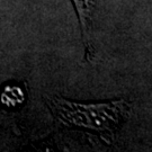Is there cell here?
Returning a JSON list of instances; mask_svg holds the SVG:
<instances>
[{
  "label": "cell",
  "instance_id": "obj_1",
  "mask_svg": "<svg viewBox=\"0 0 152 152\" xmlns=\"http://www.w3.org/2000/svg\"><path fill=\"white\" fill-rule=\"evenodd\" d=\"M44 99L60 124L91 131L104 137L114 136L131 109L124 99L98 104L76 103L54 95H45Z\"/></svg>",
  "mask_w": 152,
  "mask_h": 152
},
{
  "label": "cell",
  "instance_id": "obj_2",
  "mask_svg": "<svg viewBox=\"0 0 152 152\" xmlns=\"http://www.w3.org/2000/svg\"><path fill=\"white\" fill-rule=\"evenodd\" d=\"M71 1L76 9L87 53H89V46L91 44L92 16L97 7L98 0H71Z\"/></svg>",
  "mask_w": 152,
  "mask_h": 152
},
{
  "label": "cell",
  "instance_id": "obj_3",
  "mask_svg": "<svg viewBox=\"0 0 152 152\" xmlns=\"http://www.w3.org/2000/svg\"><path fill=\"white\" fill-rule=\"evenodd\" d=\"M26 92L17 83H7L0 91V104L6 108L14 109L24 105Z\"/></svg>",
  "mask_w": 152,
  "mask_h": 152
},
{
  "label": "cell",
  "instance_id": "obj_4",
  "mask_svg": "<svg viewBox=\"0 0 152 152\" xmlns=\"http://www.w3.org/2000/svg\"><path fill=\"white\" fill-rule=\"evenodd\" d=\"M29 152H53V150H51V149H43V150H33V151Z\"/></svg>",
  "mask_w": 152,
  "mask_h": 152
}]
</instances>
